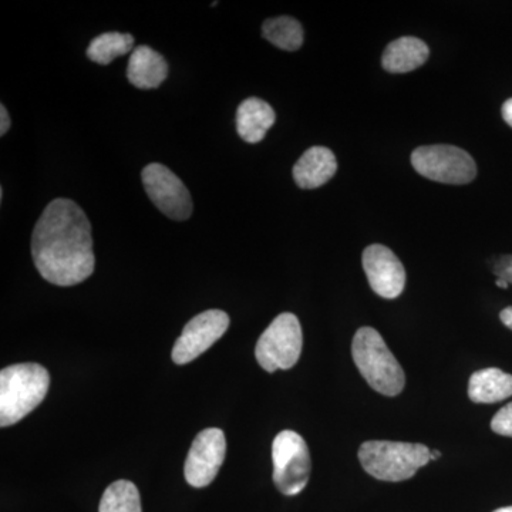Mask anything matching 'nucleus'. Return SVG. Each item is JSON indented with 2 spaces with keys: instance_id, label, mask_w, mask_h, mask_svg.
Here are the masks:
<instances>
[{
  "instance_id": "f257e3e1",
  "label": "nucleus",
  "mask_w": 512,
  "mask_h": 512,
  "mask_svg": "<svg viewBox=\"0 0 512 512\" xmlns=\"http://www.w3.org/2000/svg\"><path fill=\"white\" fill-rule=\"evenodd\" d=\"M32 256L37 272L53 285H79L93 275L92 224L76 202L56 198L47 205L33 229Z\"/></svg>"
},
{
  "instance_id": "f03ea898",
  "label": "nucleus",
  "mask_w": 512,
  "mask_h": 512,
  "mask_svg": "<svg viewBox=\"0 0 512 512\" xmlns=\"http://www.w3.org/2000/svg\"><path fill=\"white\" fill-rule=\"evenodd\" d=\"M50 375L39 363H19L0 372V427L13 426L45 400Z\"/></svg>"
},
{
  "instance_id": "7ed1b4c3",
  "label": "nucleus",
  "mask_w": 512,
  "mask_h": 512,
  "mask_svg": "<svg viewBox=\"0 0 512 512\" xmlns=\"http://www.w3.org/2000/svg\"><path fill=\"white\" fill-rule=\"evenodd\" d=\"M352 356L360 375L377 393L394 397L403 392L406 384L403 367L376 329L366 326L357 330L352 343Z\"/></svg>"
},
{
  "instance_id": "20e7f679",
  "label": "nucleus",
  "mask_w": 512,
  "mask_h": 512,
  "mask_svg": "<svg viewBox=\"0 0 512 512\" xmlns=\"http://www.w3.org/2000/svg\"><path fill=\"white\" fill-rule=\"evenodd\" d=\"M431 450L424 444L402 441H366L359 448V460L367 474L380 481H406L430 463Z\"/></svg>"
},
{
  "instance_id": "39448f33",
  "label": "nucleus",
  "mask_w": 512,
  "mask_h": 512,
  "mask_svg": "<svg viewBox=\"0 0 512 512\" xmlns=\"http://www.w3.org/2000/svg\"><path fill=\"white\" fill-rule=\"evenodd\" d=\"M303 348L299 319L293 313H281L262 333L256 343L255 357L268 373L288 370L298 363Z\"/></svg>"
},
{
  "instance_id": "423d86ee",
  "label": "nucleus",
  "mask_w": 512,
  "mask_h": 512,
  "mask_svg": "<svg viewBox=\"0 0 512 512\" xmlns=\"http://www.w3.org/2000/svg\"><path fill=\"white\" fill-rule=\"evenodd\" d=\"M274 483L279 493L293 497L305 490L311 477L312 460L308 444L296 431H281L272 444Z\"/></svg>"
},
{
  "instance_id": "0eeeda50",
  "label": "nucleus",
  "mask_w": 512,
  "mask_h": 512,
  "mask_svg": "<svg viewBox=\"0 0 512 512\" xmlns=\"http://www.w3.org/2000/svg\"><path fill=\"white\" fill-rule=\"evenodd\" d=\"M412 165L427 180L443 184H468L477 175L473 157L463 148L447 144L416 148L412 154Z\"/></svg>"
},
{
  "instance_id": "6e6552de",
  "label": "nucleus",
  "mask_w": 512,
  "mask_h": 512,
  "mask_svg": "<svg viewBox=\"0 0 512 512\" xmlns=\"http://www.w3.org/2000/svg\"><path fill=\"white\" fill-rule=\"evenodd\" d=\"M144 190L151 202L174 221H185L192 214L190 191L183 181L163 164H148L141 173Z\"/></svg>"
},
{
  "instance_id": "1a4fd4ad",
  "label": "nucleus",
  "mask_w": 512,
  "mask_h": 512,
  "mask_svg": "<svg viewBox=\"0 0 512 512\" xmlns=\"http://www.w3.org/2000/svg\"><path fill=\"white\" fill-rule=\"evenodd\" d=\"M227 453V440L221 429L202 430L192 441L185 461L184 476L194 488H204L217 477Z\"/></svg>"
},
{
  "instance_id": "9d476101",
  "label": "nucleus",
  "mask_w": 512,
  "mask_h": 512,
  "mask_svg": "<svg viewBox=\"0 0 512 512\" xmlns=\"http://www.w3.org/2000/svg\"><path fill=\"white\" fill-rule=\"evenodd\" d=\"M229 326L227 313L211 309L192 318L185 325L183 333L175 342L173 362L175 365H187L214 345L225 335Z\"/></svg>"
},
{
  "instance_id": "9b49d317",
  "label": "nucleus",
  "mask_w": 512,
  "mask_h": 512,
  "mask_svg": "<svg viewBox=\"0 0 512 512\" xmlns=\"http://www.w3.org/2000/svg\"><path fill=\"white\" fill-rule=\"evenodd\" d=\"M365 269L370 288L384 299H396L406 286V269L394 255L392 249L384 245H369L363 252Z\"/></svg>"
},
{
  "instance_id": "f8f14e48",
  "label": "nucleus",
  "mask_w": 512,
  "mask_h": 512,
  "mask_svg": "<svg viewBox=\"0 0 512 512\" xmlns=\"http://www.w3.org/2000/svg\"><path fill=\"white\" fill-rule=\"evenodd\" d=\"M338 171L335 154L326 147L306 150L293 167V180L303 190H315L332 180Z\"/></svg>"
},
{
  "instance_id": "ddd939ff",
  "label": "nucleus",
  "mask_w": 512,
  "mask_h": 512,
  "mask_svg": "<svg viewBox=\"0 0 512 512\" xmlns=\"http://www.w3.org/2000/svg\"><path fill=\"white\" fill-rule=\"evenodd\" d=\"M168 76L163 56L148 46H138L131 53L127 66L128 82L141 90L157 89Z\"/></svg>"
},
{
  "instance_id": "4468645a",
  "label": "nucleus",
  "mask_w": 512,
  "mask_h": 512,
  "mask_svg": "<svg viewBox=\"0 0 512 512\" xmlns=\"http://www.w3.org/2000/svg\"><path fill=\"white\" fill-rule=\"evenodd\" d=\"M275 111L266 101L249 97L239 104L237 111V131L242 140L256 144L264 140L269 128L274 126Z\"/></svg>"
},
{
  "instance_id": "2eb2a0df",
  "label": "nucleus",
  "mask_w": 512,
  "mask_h": 512,
  "mask_svg": "<svg viewBox=\"0 0 512 512\" xmlns=\"http://www.w3.org/2000/svg\"><path fill=\"white\" fill-rule=\"evenodd\" d=\"M430 49L423 40L407 36L393 40L384 50L382 66L389 73H409L427 62Z\"/></svg>"
},
{
  "instance_id": "dca6fc26",
  "label": "nucleus",
  "mask_w": 512,
  "mask_h": 512,
  "mask_svg": "<svg viewBox=\"0 0 512 512\" xmlns=\"http://www.w3.org/2000/svg\"><path fill=\"white\" fill-rule=\"evenodd\" d=\"M512 396V376L500 369L478 370L470 377L468 397L477 404L503 402Z\"/></svg>"
},
{
  "instance_id": "f3484780",
  "label": "nucleus",
  "mask_w": 512,
  "mask_h": 512,
  "mask_svg": "<svg viewBox=\"0 0 512 512\" xmlns=\"http://www.w3.org/2000/svg\"><path fill=\"white\" fill-rule=\"evenodd\" d=\"M262 35L269 43L286 52H296L303 45L302 25L289 16L265 20Z\"/></svg>"
},
{
  "instance_id": "a211bd4d",
  "label": "nucleus",
  "mask_w": 512,
  "mask_h": 512,
  "mask_svg": "<svg viewBox=\"0 0 512 512\" xmlns=\"http://www.w3.org/2000/svg\"><path fill=\"white\" fill-rule=\"evenodd\" d=\"M134 46V37L128 33L109 32L94 37L87 47V57L92 62L107 66L116 57L127 55Z\"/></svg>"
},
{
  "instance_id": "6ab92c4d",
  "label": "nucleus",
  "mask_w": 512,
  "mask_h": 512,
  "mask_svg": "<svg viewBox=\"0 0 512 512\" xmlns=\"http://www.w3.org/2000/svg\"><path fill=\"white\" fill-rule=\"evenodd\" d=\"M99 512H143L136 485L127 480L110 484L101 497Z\"/></svg>"
},
{
  "instance_id": "aec40b11",
  "label": "nucleus",
  "mask_w": 512,
  "mask_h": 512,
  "mask_svg": "<svg viewBox=\"0 0 512 512\" xmlns=\"http://www.w3.org/2000/svg\"><path fill=\"white\" fill-rule=\"evenodd\" d=\"M491 429L500 436L512 437V403L495 414L491 421Z\"/></svg>"
},
{
  "instance_id": "412c9836",
  "label": "nucleus",
  "mask_w": 512,
  "mask_h": 512,
  "mask_svg": "<svg viewBox=\"0 0 512 512\" xmlns=\"http://www.w3.org/2000/svg\"><path fill=\"white\" fill-rule=\"evenodd\" d=\"M491 269H493L497 278L504 279V281L512 285V255H504L495 259Z\"/></svg>"
},
{
  "instance_id": "4be33fe9",
  "label": "nucleus",
  "mask_w": 512,
  "mask_h": 512,
  "mask_svg": "<svg viewBox=\"0 0 512 512\" xmlns=\"http://www.w3.org/2000/svg\"><path fill=\"white\" fill-rule=\"evenodd\" d=\"M10 128V116L9 111L6 110V107L0 106V136H5L8 133Z\"/></svg>"
},
{
  "instance_id": "5701e85b",
  "label": "nucleus",
  "mask_w": 512,
  "mask_h": 512,
  "mask_svg": "<svg viewBox=\"0 0 512 512\" xmlns=\"http://www.w3.org/2000/svg\"><path fill=\"white\" fill-rule=\"evenodd\" d=\"M501 114H503L505 123L512 127V99L505 101Z\"/></svg>"
},
{
  "instance_id": "b1692460",
  "label": "nucleus",
  "mask_w": 512,
  "mask_h": 512,
  "mask_svg": "<svg viewBox=\"0 0 512 512\" xmlns=\"http://www.w3.org/2000/svg\"><path fill=\"white\" fill-rule=\"evenodd\" d=\"M500 319L508 329L512 330V306L500 313Z\"/></svg>"
},
{
  "instance_id": "393cba45",
  "label": "nucleus",
  "mask_w": 512,
  "mask_h": 512,
  "mask_svg": "<svg viewBox=\"0 0 512 512\" xmlns=\"http://www.w3.org/2000/svg\"><path fill=\"white\" fill-rule=\"evenodd\" d=\"M495 285H497L498 288H503V289H508V286H510V284H508L507 281H504V279H500V278H498L497 281H495Z\"/></svg>"
},
{
  "instance_id": "a878e982",
  "label": "nucleus",
  "mask_w": 512,
  "mask_h": 512,
  "mask_svg": "<svg viewBox=\"0 0 512 512\" xmlns=\"http://www.w3.org/2000/svg\"><path fill=\"white\" fill-rule=\"evenodd\" d=\"M430 457L431 460H437V458L441 457V453L439 450H431Z\"/></svg>"
},
{
  "instance_id": "bb28decb",
  "label": "nucleus",
  "mask_w": 512,
  "mask_h": 512,
  "mask_svg": "<svg viewBox=\"0 0 512 512\" xmlns=\"http://www.w3.org/2000/svg\"><path fill=\"white\" fill-rule=\"evenodd\" d=\"M494 512H512V507L500 508V510H495Z\"/></svg>"
}]
</instances>
